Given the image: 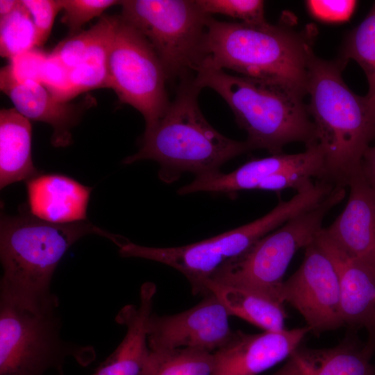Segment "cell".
I'll return each mask as SVG.
<instances>
[{
    "instance_id": "1",
    "label": "cell",
    "mask_w": 375,
    "mask_h": 375,
    "mask_svg": "<svg viewBox=\"0 0 375 375\" xmlns=\"http://www.w3.org/2000/svg\"><path fill=\"white\" fill-rule=\"evenodd\" d=\"M317 29L278 24L226 22L210 18L203 62L307 95L308 57Z\"/></svg>"
},
{
    "instance_id": "2",
    "label": "cell",
    "mask_w": 375,
    "mask_h": 375,
    "mask_svg": "<svg viewBox=\"0 0 375 375\" xmlns=\"http://www.w3.org/2000/svg\"><path fill=\"white\" fill-rule=\"evenodd\" d=\"M95 229L86 221L50 223L27 210L1 213L0 300L35 312L56 311L58 299L51 290L55 270L69 247Z\"/></svg>"
},
{
    "instance_id": "3",
    "label": "cell",
    "mask_w": 375,
    "mask_h": 375,
    "mask_svg": "<svg viewBox=\"0 0 375 375\" xmlns=\"http://www.w3.org/2000/svg\"><path fill=\"white\" fill-rule=\"evenodd\" d=\"M346 65L339 58L322 59L312 49L308 57L307 105L324 153L323 181L345 188L361 172L364 153L375 140V121L365 97L355 94L342 78Z\"/></svg>"
},
{
    "instance_id": "4",
    "label": "cell",
    "mask_w": 375,
    "mask_h": 375,
    "mask_svg": "<svg viewBox=\"0 0 375 375\" xmlns=\"http://www.w3.org/2000/svg\"><path fill=\"white\" fill-rule=\"evenodd\" d=\"M201 90L194 76L181 78L163 116L144 131L139 151L123 163L154 160L160 165V179L171 183L185 172L196 177L218 173L226 162L251 150L246 140L231 139L210 125L199 106Z\"/></svg>"
},
{
    "instance_id": "5",
    "label": "cell",
    "mask_w": 375,
    "mask_h": 375,
    "mask_svg": "<svg viewBox=\"0 0 375 375\" xmlns=\"http://www.w3.org/2000/svg\"><path fill=\"white\" fill-rule=\"evenodd\" d=\"M194 81L201 90L219 94L247 134L250 149L283 153L292 142L306 147L317 143L316 129L303 98L280 85L224 70L203 62Z\"/></svg>"
},
{
    "instance_id": "6",
    "label": "cell",
    "mask_w": 375,
    "mask_h": 375,
    "mask_svg": "<svg viewBox=\"0 0 375 375\" xmlns=\"http://www.w3.org/2000/svg\"><path fill=\"white\" fill-rule=\"evenodd\" d=\"M310 189L297 191L288 201H280L262 217L218 235L175 247H151L133 243L119 235L111 238L122 257L156 261L181 273L189 281L194 294H202L203 283L228 260L239 256L262 238L292 217L317 203Z\"/></svg>"
},
{
    "instance_id": "7",
    "label": "cell",
    "mask_w": 375,
    "mask_h": 375,
    "mask_svg": "<svg viewBox=\"0 0 375 375\" xmlns=\"http://www.w3.org/2000/svg\"><path fill=\"white\" fill-rule=\"evenodd\" d=\"M345 196V188L335 187L317 205L260 239L244 253L224 264L208 280L252 290L283 303L281 289L292 258L315 240L326 215Z\"/></svg>"
},
{
    "instance_id": "8",
    "label": "cell",
    "mask_w": 375,
    "mask_h": 375,
    "mask_svg": "<svg viewBox=\"0 0 375 375\" xmlns=\"http://www.w3.org/2000/svg\"><path fill=\"white\" fill-rule=\"evenodd\" d=\"M120 5L121 17L151 44L167 79L197 72L206 58L211 17L197 0H125Z\"/></svg>"
},
{
    "instance_id": "9",
    "label": "cell",
    "mask_w": 375,
    "mask_h": 375,
    "mask_svg": "<svg viewBox=\"0 0 375 375\" xmlns=\"http://www.w3.org/2000/svg\"><path fill=\"white\" fill-rule=\"evenodd\" d=\"M57 310L35 312L0 300V375L63 372L68 358L87 365L94 351L65 341Z\"/></svg>"
},
{
    "instance_id": "10",
    "label": "cell",
    "mask_w": 375,
    "mask_h": 375,
    "mask_svg": "<svg viewBox=\"0 0 375 375\" xmlns=\"http://www.w3.org/2000/svg\"><path fill=\"white\" fill-rule=\"evenodd\" d=\"M108 88L138 110L145 130L153 127L170 101L163 66L149 41L121 16L115 17L108 56Z\"/></svg>"
},
{
    "instance_id": "11",
    "label": "cell",
    "mask_w": 375,
    "mask_h": 375,
    "mask_svg": "<svg viewBox=\"0 0 375 375\" xmlns=\"http://www.w3.org/2000/svg\"><path fill=\"white\" fill-rule=\"evenodd\" d=\"M304 249L301 264L283 283L281 301L298 311L310 332L338 329L344 324L335 266L315 239Z\"/></svg>"
},
{
    "instance_id": "12",
    "label": "cell",
    "mask_w": 375,
    "mask_h": 375,
    "mask_svg": "<svg viewBox=\"0 0 375 375\" xmlns=\"http://www.w3.org/2000/svg\"><path fill=\"white\" fill-rule=\"evenodd\" d=\"M229 314L217 297L209 292L197 305L169 315L151 313L147 324L150 350L191 348L215 352L231 339L233 331Z\"/></svg>"
},
{
    "instance_id": "13",
    "label": "cell",
    "mask_w": 375,
    "mask_h": 375,
    "mask_svg": "<svg viewBox=\"0 0 375 375\" xmlns=\"http://www.w3.org/2000/svg\"><path fill=\"white\" fill-rule=\"evenodd\" d=\"M310 332L306 326L279 332L234 331L228 342L213 352L212 375H259L285 361Z\"/></svg>"
},
{
    "instance_id": "14",
    "label": "cell",
    "mask_w": 375,
    "mask_h": 375,
    "mask_svg": "<svg viewBox=\"0 0 375 375\" xmlns=\"http://www.w3.org/2000/svg\"><path fill=\"white\" fill-rule=\"evenodd\" d=\"M312 166L325 168L324 153L319 143L306 147L304 151L287 154H272L251 160L233 172L195 177L189 184L180 188L181 195L207 192L233 194L241 190H267L276 176L290 171Z\"/></svg>"
},
{
    "instance_id": "15",
    "label": "cell",
    "mask_w": 375,
    "mask_h": 375,
    "mask_svg": "<svg viewBox=\"0 0 375 375\" xmlns=\"http://www.w3.org/2000/svg\"><path fill=\"white\" fill-rule=\"evenodd\" d=\"M322 228L315 241L329 256L338 272L344 326L368 331L375 319V248L349 256L328 239Z\"/></svg>"
},
{
    "instance_id": "16",
    "label": "cell",
    "mask_w": 375,
    "mask_h": 375,
    "mask_svg": "<svg viewBox=\"0 0 375 375\" xmlns=\"http://www.w3.org/2000/svg\"><path fill=\"white\" fill-rule=\"evenodd\" d=\"M0 88L24 117L51 126L54 147H66L72 142L70 130L79 119L80 106L59 100L40 82L17 78L9 63L1 69Z\"/></svg>"
},
{
    "instance_id": "17",
    "label": "cell",
    "mask_w": 375,
    "mask_h": 375,
    "mask_svg": "<svg viewBox=\"0 0 375 375\" xmlns=\"http://www.w3.org/2000/svg\"><path fill=\"white\" fill-rule=\"evenodd\" d=\"M370 351L352 333L335 346L310 348L301 344L269 375H375Z\"/></svg>"
},
{
    "instance_id": "18",
    "label": "cell",
    "mask_w": 375,
    "mask_h": 375,
    "mask_svg": "<svg viewBox=\"0 0 375 375\" xmlns=\"http://www.w3.org/2000/svg\"><path fill=\"white\" fill-rule=\"evenodd\" d=\"M347 187L349 195L344 210L322 230L344 253L357 256L375 248V191L362 170Z\"/></svg>"
},
{
    "instance_id": "19",
    "label": "cell",
    "mask_w": 375,
    "mask_h": 375,
    "mask_svg": "<svg viewBox=\"0 0 375 375\" xmlns=\"http://www.w3.org/2000/svg\"><path fill=\"white\" fill-rule=\"evenodd\" d=\"M28 211L53 224L86 221L92 188L59 174H39L26 181Z\"/></svg>"
},
{
    "instance_id": "20",
    "label": "cell",
    "mask_w": 375,
    "mask_h": 375,
    "mask_svg": "<svg viewBox=\"0 0 375 375\" xmlns=\"http://www.w3.org/2000/svg\"><path fill=\"white\" fill-rule=\"evenodd\" d=\"M156 285L144 283L138 307L126 305L116 316L126 333L115 350L97 368L92 375H139L149 353L147 324L152 313Z\"/></svg>"
},
{
    "instance_id": "21",
    "label": "cell",
    "mask_w": 375,
    "mask_h": 375,
    "mask_svg": "<svg viewBox=\"0 0 375 375\" xmlns=\"http://www.w3.org/2000/svg\"><path fill=\"white\" fill-rule=\"evenodd\" d=\"M32 127L14 108L0 111V187L28 180L40 172L31 156Z\"/></svg>"
},
{
    "instance_id": "22",
    "label": "cell",
    "mask_w": 375,
    "mask_h": 375,
    "mask_svg": "<svg viewBox=\"0 0 375 375\" xmlns=\"http://www.w3.org/2000/svg\"><path fill=\"white\" fill-rule=\"evenodd\" d=\"M209 292L217 297L230 316L240 317L263 331L279 332L287 329L284 303L268 295L206 280L202 285V294L205 296Z\"/></svg>"
},
{
    "instance_id": "23",
    "label": "cell",
    "mask_w": 375,
    "mask_h": 375,
    "mask_svg": "<svg viewBox=\"0 0 375 375\" xmlns=\"http://www.w3.org/2000/svg\"><path fill=\"white\" fill-rule=\"evenodd\" d=\"M115 17H101L94 25V35L79 63L69 70L74 97L101 88H108V56Z\"/></svg>"
},
{
    "instance_id": "24",
    "label": "cell",
    "mask_w": 375,
    "mask_h": 375,
    "mask_svg": "<svg viewBox=\"0 0 375 375\" xmlns=\"http://www.w3.org/2000/svg\"><path fill=\"white\" fill-rule=\"evenodd\" d=\"M214 366L213 353L208 351L150 350L139 375H212Z\"/></svg>"
},
{
    "instance_id": "25",
    "label": "cell",
    "mask_w": 375,
    "mask_h": 375,
    "mask_svg": "<svg viewBox=\"0 0 375 375\" xmlns=\"http://www.w3.org/2000/svg\"><path fill=\"white\" fill-rule=\"evenodd\" d=\"M338 58L346 63L355 60L364 71L369 86L365 97L375 121V2L366 17L346 36Z\"/></svg>"
},
{
    "instance_id": "26",
    "label": "cell",
    "mask_w": 375,
    "mask_h": 375,
    "mask_svg": "<svg viewBox=\"0 0 375 375\" xmlns=\"http://www.w3.org/2000/svg\"><path fill=\"white\" fill-rule=\"evenodd\" d=\"M36 47V32L33 20L20 1L12 12L0 18L1 56L10 61Z\"/></svg>"
},
{
    "instance_id": "27",
    "label": "cell",
    "mask_w": 375,
    "mask_h": 375,
    "mask_svg": "<svg viewBox=\"0 0 375 375\" xmlns=\"http://www.w3.org/2000/svg\"><path fill=\"white\" fill-rule=\"evenodd\" d=\"M200 8L206 14H222L240 19L246 24H263L264 1L261 0H197Z\"/></svg>"
},
{
    "instance_id": "28",
    "label": "cell",
    "mask_w": 375,
    "mask_h": 375,
    "mask_svg": "<svg viewBox=\"0 0 375 375\" xmlns=\"http://www.w3.org/2000/svg\"><path fill=\"white\" fill-rule=\"evenodd\" d=\"M121 3L118 0H62L61 22L68 27L71 35L74 34L81 31L84 24Z\"/></svg>"
},
{
    "instance_id": "29",
    "label": "cell",
    "mask_w": 375,
    "mask_h": 375,
    "mask_svg": "<svg viewBox=\"0 0 375 375\" xmlns=\"http://www.w3.org/2000/svg\"><path fill=\"white\" fill-rule=\"evenodd\" d=\"M40 83L57 99L68 102L74 97L69 79V69L51 53L43 63Z\"/></svg>"
},
{
    "instance_id": "30",
    "label": "cell",
    "mask_w": 375,
    "mask_h": 375,
    "mask_svg": "<svg viewBox=\"0 0 375 375\" xmlns=\"http://www.w3.org/2000/svg\"><path fill=\"white\" fill-rule=\"evenodd\" d=\"M28 11L36 32V47L47 40L57 14L62 10V0H22Z\"/></svg>"
},
{
    "instance_id": "31",
    "label": "cell",
    "mask_w": 375,
    "mask_h": 375,
    "mask_svg": "<svg viewBox=\"0 0 375 375\" xmlns=\"http://www.w3.org/2000/svg\"><path fill=\"white\" fill-rule=\"evenodd\" d=\"M309 14L326 23H341L353 15L358 1L354 0H308L305 2Z\"/></svg>"
},
{
    "instance_id": "32",
    "label": "cell",
    "mask_w": 375,
    "mask_h": 375,
    "mask_svg": "<svg viewBox=\"0 0 375 375\" xmlns=\"http://www.w3.org/2000/svg\"><path fill=\"white\" fill-rule=\"evenodd\" d=\"M94 35V26L72 34L60 42L51 52L69 70L75 67L84 56Z\"/></svg>"
},
{
    "instance_id": "33",
    "label": "cell",
    "mask_w": 375,
    "mask_h": 375,
    "mask_svg": "<svg viewBox=\"0 0 375 375\" xmlns=\"http://www.w3.org/2000/svg\"><path fill=\"white\" fill-rule=\"evenodd\" d=\"M47 54L36 47L17 56L9 64L17 78L40 83L42 68Z\"/></svg>"
},
{
    "instance_id": "34",
    "label": "cell",
    "mask_w": 375,
    "mask_h": 375,
    "mask_svg": "<svg viewBox=\"0 0 375 375\" xmlns=\"http://www.w3.org/2000/svg\"><path fill=\"white\" fill-rule=\"evenodd\" d=\"M361 170L366 181L375 191V145L370 146L365 152Z\"/></svg>"
},
{
    "instance_id": "35",
    "label": "cell",
    "mask_w": 375,
    "mask_h": 375,
    "mask_svg": "<svg viewBox=\"0 0 375 375\" xmlns=\"http://www.w3.org/2000/svg\"><path fill=\"white\" fill-rule=\"evenodd\" d=\"M18 0H0V18L12 12L19 6Z\"/></svg>"
},
{
    "instance_id": "36",
    "label": "cell",
    "mask_w": 375,
    "mask_h": 375,
    "mask_svg": "<svg viewBox=\"0 0 375 375\" xmlns=\"http://www.w3.org/2000/svg\"><path fill=\"white\" fill-rule=\"evenodd\" d=\"M367 331V339L365 342V346L372 352H375V319L374 321Z\"/></svg>"
},
{
    "instance_id": "37",
    "label": "cell",
    "mask_w": 375,
    "mask_h": 375,
    "mask_svg": "<svg viewBox=\"0 0 375 375\" xmlns=\"http://www.w3.org/2000/svg\"><path fill=\"white\" fill-rule=\"evenodd\" d=\"M56 375H64V374L63 372H60V373L56 374Z\"/></svg>"
}]
</instances>
